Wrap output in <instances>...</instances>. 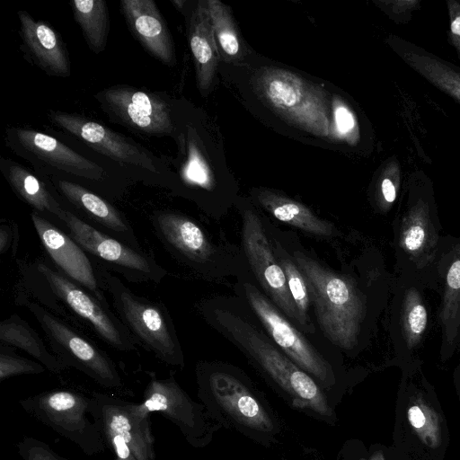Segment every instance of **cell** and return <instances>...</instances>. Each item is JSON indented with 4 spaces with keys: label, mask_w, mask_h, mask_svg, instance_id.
<instances>
[{
    "label": "cell",
    "mask_w": 460,
    "mask_h": 460,
    "mask_svg": "<svg viewBox=\"0 0 460 460\" xmlns=\"http://www.w3.org/2000/svg\"><path fill=\"white\" fill-rule=\"evenodd\" d=\"M204 321L280 388L300 409L323 417L332 415L317 382L269 337L244 300L236 296H216L197 305Z\"/></svg>",
    "instance_id": "6da1fadb"
},
{
    "label": "cell",
    "mask_w": 460,
    "mask_h": 460,
    "mask_svg": "<svg viewBox=\"0 0 460 460\" xmlns=\"http://www.w3.org/2000/svg\"><path fill=\"white\" fill-rule=\"evenodd\" d=\"M304 275L315 320L323 335L344 352L354 350L364 318V300L354 279L340 273L306 252L296 240L286 239Z\"/></svg>",
    "instance_id": "7a4b0ae2"
},
{
    "label": "cell",
    "mask_w": 460,
    "mask_h": 460,
    "mask_svg": "<svg viewBox=\"0 0 460 460\" xmlns=\"http://www.w3.org/2000/svg\"><path fill=\"white\" fill-rule=\"evenodd\" d=\"M150 222L164 249L198 276L220 281L251 274L242 248L213 241L190 217L173 210H156L151 214Z\"/></svg>",
    "instance_id": "3957f363"
},
{
    "label": "cell",
    "mask_w": 460,
    "mask_h": 460,
    "mask_svg": "<svg viewBox=\"0 0 460 460\" xmlns=\"http://www.w3.org/2000/svg\"><path fill=\"white\" fill-rule=\"evenodd\" d=\"M257 95L288 123L316 137L332 138V100L317 84L277 67H261L252 79Z\"/></svg>",
    "instance_id": "277c9868"
},
{
    "label": "cell",
    "mask_w": 460,
    "mask_h": 460,
    "mask_svg": "<svg viewBox=\"0 0 460 460\" xmlns=\"http://www.w3.org/2000/svg\"><path fill=\"white\" fill-rule=\"evenodd\" d=\"M98 266L116 314L130 332L137 344L152 352L162 362L182 368L183 352L166 306L136 295L118 277L101 265Z\"/></svg>",
    "instance_id": "5b68a950"
},
{
    "label": "cell",
    "mask_w": 460,
    "mask_h": 460,
    "mask_svg": "<svg viewBox=\"0 0 460 460\" xmlns=\"http://www.w3.org/2000/svg\"><path fill=\"white\" fill-rule=\"evenodd\" d=\"M19 404L26 413L73 442L85 455L92 456L105 451L101 430L93 416V395L56 388L22 399Z\"/></svg>",
    "instance_id": "8992f818"
},
{
    "label": "cell",
    "mask_w": 460,
    "mask_h": 460,
    "mask_svg": "<svg viewBox=\"0 0 460 460\" xmlns=\"http://www.w3.org/2000/svg\"><path fill=\"white\" fill-rule=\"evenodd\" d=\"M253 280L252 274L237 279L236 296L244 300L269 337L288 358L322 385H333L331 363Z\"/></svg>",
    "instance_id": "52a82bcc"
},
{
    "label": "cell",
    "mask_w": 460,
    "mask_h": 460,
    "mask_svg": "<svg viewBox=\"0 0 460 460\" xmlns=\"http://www.w3.org/2000/svg\"><path fill=\"white\" fill-rule=\"evenodd\" d=\"M24 305L40 325L51 352L66 368H75L105 389L122 390L115 362L93 340L44 306L32 301Z\"/></svg>",
    "instance_id": "ba28073f"
},
{
    "label": "cell",
    "mask_w": 460,
    "mask_h": 460,
    "mask_svg": "<svg viewBox=\"0 0 460 460\" xmlns=\"http://www.w3.org/2000/svg\"><path fill=\"white\" fill-rule=\"evenodd\" d=\"M93 416L112 460H155L151 417L140 403L93 393Z\"/></svg>",
    "instance_id": "9c48e42d"
},
{
    "label": "cell",
    "mask_w": 460,
    "mask_h": 460,
    "mask_svg": "<svg viewBox=\"0 0 460 460\" xmlns=\"http://www.w3.org/2000/svg\"><path fill=\"white\" fill-rule=\"evenodd\" d=\"M196 376L199 396L209 409L226 412L235 423L252 431L275 430L271 416L233 367L200 361Z\"/></svg>",
    "instance_id": "30bf717a"
},
{
    "label": "cell",
    "mask_w": 460,
    "mask_h": 460,
    "mask_svg": "<svg viewBox=\"0 0 460 460\" xmlns=\"http://www.w3.org/2000/svg\"><path fill=\"white\" fill-rule=\"evenodd\" d=\"M61 223L96 263L127 281L159 284L166 277V270L152 255L102 232L66 208Z\"/></svg>",
    "instance_id": "8fae6325"
},
{
    "label": "cell",
    "mask_w": 460,
    "mask_h": 460,
    "mask_svg": "<svg viewBox=\"0 0 460 460\" xmlns=\"http://www.w3.org/2000/svg\"><path fill=\"white\" fill-rule=\"evenodd\" d=\"M239 212L242 250L251 274L263 293L301 331L297 309L273 252L264 221L251 205H240Z\"/></svg>",
    "instance_id": "7c38bea8"
},
{
    "label": "cell",
    "mask_w": 460,
    "mask_h": 460,
    "mask_svg": "<svg viewBox=\"0 0 460 460\" xmlns=\"http://www.w3.org/2000/svg\"><path fill=\"white\" fill-rule=\"evenodd\" d=\"M38 270L51 287L64 307L89 327L97 337L119 351L136 349L137 342L109 303L99 300L56 268L43 261L35 262Z\"/></svg>",
    "instance_id": "4fadbf2b"
},
{
    "label": "cell",
    "mask_w": 460,
    "mask_h": 460,
    "mask_svg": "<svg viewBox=\"0 0 460 460\" xmlns=\"http://www.w3.org/2000/svg\"><path fill=\"white\" fill-rule=\"evenodd\" d=\"M94 98L111 120L131 130L162 137L176 129L168 101L157 93L117 84L102 89Z\"/></svg>",
    "instance_id": "5bb4252c"
},
{
    "label": "cell",
    "mask_w": 460,
    "mask_h": 460,
    "mask_svg": "<svg viewBox=\"0 0 460 460\" xmlns=\"http://www.w3.org/2000/svg\"><path fill=\"white\" fill-rule=\"evenodd\" d=\"M149 381L140 404L149 412H159L178 427L185 439L193 447L205 446L211 435L204 407L194 402L181 388L174 376L158 378L147 372Z\"/></svg>",
    "instance_id": "9a60e30c"
},
{
    "label": "cell",
    "mask_w": 460,
    "mask_h": 460,
    "mask_svg": "<svg viewBox=\"0 0 460 460\" xmlns=\"http://www.w3.org/2000/svg\"><path fill=\"white\" fill-rule=\"evenodd\" d=\"M31 218L36 233L56 269L80 285L99 300L108 303L98 264L69 235L49 218L32 211Z\"/></svg>",
    "instance_id": "2e32d148"
},
{
    "label": "cell",
    "mask_w": 460,
    "mask_h": 460,
    "mask_svg": "<svg viewBox=\"0 0 460 460\" xmlns=\"http://www.w3.org/2000/svg\"><path fill=\"white\" fill-rule=\"evenodd\" d=\"M49 116L64 131L116 162L138 166L155 173L161 172L152 153L95 120L60 111H51Z\"/></svg>",
    "instance_id": "e0dca14e"
},
{
    "label": "cell",
    "mask_w": 460,
    "mask_h": 460,
    "mask_svg": "<svg viewBox=\"0 0 460 460\" xmlns=\"http://www.w3.org/2000/svg\"><path fill=\"white\" fill-rule=\"evenodd\" d=\"M6 139L13 152L28 160L92 181L99 182L106 177V171L101 165L52 136L31 128H10L6 130Z\"/></svg>",
    "instance_id": "ac0fdd59"
},
{
    "label": "cell",
    "mask_w": 460,
    "mask_h": 460,
    "mask_svg": "<svg viewBox=\"0 0 460 460\" xmlns=\"http://www.w3.org/2000/svg\"><path fill=\"white\" fill-rule=\"evenodd\" d=\"M56 189L91 226L130 245L142 249L127 217L109 201L84 186L64 179H54Z\"/></svg>",
    "instance_id": "d6986e66"
},
{
    "label": "cell",
    "mask_w": 460,
    "mask_h": 460,
    "mask_svg": "<svg viewBox=\"0 0 460 460\" xmlns=\"http://www.w3.org/2000/svg\"><path fill=\"white\" fill-rule=\"evenodd\" d=\"M22 49L30 60L49 75L68 77L70 61L58 33L44 21H37L26 11L17 13Z\"/></svg>",
    "instance_id": "ffe728a7"
},
{
    "label": "cell",
    "mask_w": 460,
    "mask_h": 460,
    "mask_svg": "<svg viewBox=\"0 0 460 460\" xmlns=\"http://www.w3.org/2000/svg\"><path fill=\"white\" fill-rule=\"evenodd\" d=\"M120 9L128 28L143 48L167 66L175 64L173 41L166 22L153 0H122Z\"/></svg>",
    "instance_id": "44dd1931"
},
{
    "label": "cell",
    "mask_w": 460,
    "mask_h": 460,
    "mask_svg": "<svg viewBox=\"0 0 460 460\" xmlns=\"http://www.w3.org/2000/svg\"><path fill=\"white\" fill-rule=\"evenodd\" d=\"M254 202L276 220L306 234L332 239L340 235L335 225L319 217L308 207L279 191L259 188L252 190Z\"/></svg>",
    "instance_id": "7402d4cb"
},
{
    "label": "cell",
    "mask_w": 460,
    "mask_h": 460,
    "mask_svg": "<svg viewBox=\"0 0 460 460\" xmlns=\"http://www.w3.org/2000/svg\"><path fill=\"white\" fill-rule=\"evenodd\" d=\"M394 51L431 84L460 103V68L400 37L390 39Z\"/></svg>",
    "instance_id": "603a6c76"
},
{
    "label": "cell",
    "mask_w": 460,
    "mask_h": 460,
    "mask_svg": "<svg viewBox=\"0 0 460 460\" xmlns=\"http://www.w3.org/2000/svg\"><path fill=\"white\" fill-rule=\"evenodd\" d=\"M188 38L196 70L197 84L201 91H207L214 81L220 58L207 1H199L192 12Z\"/></svg>",
    "instance_id": "cb8c5ba5"
},
{
    "label": "cell",
    "mask_w": 460,
    "mask_h": 460,
    "mask_svg": "<svg viewBox=\"0 0 460 460\" xmlns=\"http://www.w3.org/2000/svg\"><path fill=\"white\" fill-rule=\"evenodd\" d=\"M1 170L13 190L34 211L61 222L65 208L31 172L11 160H1Z\"/></svg>",
    "instance_id": "d4e9b609"
},
{
    "label": "cell",
    "mask_w": 460,
    "mask_h": 460,
    "mask_svg": "<svg viewBox=\"0 0 460 460\" xmlns=\"http://www.w3.org/2000/svg\"><path fill=\"white\" fill-rule=\"evenodd\" d=\"M264 224L273 252L284 271L289 293L297 309L301 322V331L305 335H314L316 327L310 315L311 301L304 275L279 238L277 229L265 222Z\"/></svg>",
    "instance_id": "484cf974"
},
{
    "label": "cell",
    "mask_w": 460,
    "mask_h": 460,
    "mask_svg": "<svg viewBox=\"0 0 460 460\" xmlns=\"http://www.w3.org/2000/svg\"><path fill=\"white\" fill-rule=\"evenodd\" d=\"M0 341L24 350L54 374H60L66 369L48 349L38 332L16 314L1 322Z\"/></svg>",
    "instance_id": "4316f807"
},
{
    "label": "cell",
    "mask_w": 460,
    "mask_h": 460,
    "mask_svg": "<svg viewBox=\"0 0 460 460\" xmlns=\"http://www.w3.org/2000/svg\"><path fill=\"white\" fill-rule=\"evenodd\" d=\"M70 5L89 49L95 54L102 52L107 45L110 28L106 2L75 0L70 2Z\"/></svg>",
    "instance_id": "83f0119b"
},
{
    "label": "cell",
    "mask_w": 460,
    "mask_h": 460,
    "mask_svg": "<svg viewBox=\"0 0 460 460\" xmlns=\"http://www.w3.org/2000/svg\"><path fill=\"white\" fill-rule=\"evenodd\" d=\"M220 58L234 62L242 58V46L229 8L218 0H207Z\"/></svg>",
    "instance_id": "f1b7e54d"
},
{
    "label": "cell",
    "mask_w": 460,
    "mask_h": 460,
    "mask_svg": "<svg viewBox=\"0 0 460 460\" xmlns=\"http://www.w3.org/2000/svg\"><path fill=\"white\" fill-rule=\"evenodd\" d=\"M21 274L17 295H29L38 300L37 304L44 306L58 317L66 320L74 319L64 305L58 300L51 287L44 276L38 270L35 263H24L18 261Z\"/></svg>",
    "instance_id": "f546056e"
},
{
    "label": "cell",
    "mask_w": 460,
    "mask_h": 460,
    "mask_svg": "<svg viewBox=\"0 0 460 460\" xmlns=\"http://www.w3.org/2000/svg\"><path fill=\"white\" fill-rule=\"evenodd\" d=\"M180 174L187 188L208 192L214 190L215 181L211 170L193 141H190L188 144L187 160L181 169Z\"/></svg>",
    "instance_id": "4dcf8cb0"
},
{
    "label": "cell",
    "mask_w": 460,
    "mask_h": 460,
    "mask_svg": "<svg viewBox=\"0 0 460 460\" xmlns=\"http://www.w3.org/2000/svg\"><path fill=\"white\" fill-rule=\"evenodd\" d=\"M407 418L411 427L425 445L433 448L439 446L438 419L429 405L417 401L408 408Z\"/></svg>",
    "instance_id": "1f68e13d"
},
{
    "label": "cell",
    "mask_w": 460,
    "mask_h": 460,
    "mask_svg": "<svg viewBox=\"0 0 460 460\" xmlns=\"http://www.w3.org/2000/svg\"><path fill=\"white\" fill-rule=\"evenodd\" d=\"M332 138L341 140L350 146L358 144L360 134L357 118L352 110L339 96H333L331 103Z\"/></svg>",
    "instance_id": "d6a6232c"
},
{
    "label": "cell",
    "mask_w": 460,
    "mask_h": 460,
    "mask_svg": "<svg viewBox=\"0 0 460 460\" xmlns=\"http://www.w3.org/2000/svg\"><path fill=\"white\" fill-rule=\"evenodd\" d=\"M47 368L38 361L20 356L13 347L0 345V382L22 375H38Z\"/></svg>",
    "instance_id": "836d02e7"
},
{
    "label": "cell",
    "mask_w": 460,
    "mask_h": 460,
    "mask_svg": "<svg viewBox=\"0 0 460 460\" xmlns=\"http://www.w3.org/2000/svg\"><path fill=\"white\" fill-rule=\"evenodd\" d=\"M15 447L22 460H68L48 443L33 437H23Z\"/></svg>",
    "instance_id": "e575fe53"
},
{
    "label": "cell",
    "mask_w": 460,
    "mask_h": 460,
    "mask_svg": "<svg viewBox=\"0 0 460 460\" xmlns=\"http://www.w3.org/2000/svg\"><path fill=\"white\" fill-rule=\"evenodd\" d=\"M18 227L13 223H1L0 225V254L4 255L11 251L15 256L18 247Z\"/></svg>",
    "instance_id": "d590c367"
},
{
    "label": "cell",
    "mask_w": 460,
    "mask_h": 460,
    "mask_svg": "<svg viewBox=\"0 0 460 460\" xmlns=\"http://www.w3.org/2000/svg\"><path fill=\"white\" fill-rule=\"evenodd\" d=\"M407 325L412 335H420L427 325V311L420 303H413L408 308Z\"/></svg>",
    "instance_id": "8d00e7d4"
},
{
    "label": "cell",
    "mask_w": 460,
    "mask_h": 460,
    "mask_svg": "<svg viewBox=\"0 0 460 460\" xmlns=\"http://www.w3.org/2000/svg\"><path fill=\"white\" fill-rule=\"evenodd\" d=\"M447 4L450 19L449 37L460 58V3L448 0Z\"/></svg>",
    "instance_id": "74e56055"
},
{
    "label": "cell",
    "mask_w": 460,
    "mask_h": 460,
    "mask_svg": "<svg viewBox=\"0 0 460 460\" xmlns=\"http://www.w3.org/2000/svg\"><path fill=\"white\" fill-rule=\"evenodd\" d=\"M425 240V230L420 224L411 225L404 233L403 245L409 251L414 252L420 249Z\"/></svg>",
    "instance_id": "f35d334b"
},
{
    "label": "cell",
    "mask_w": 460,
    "mask_h": 460,
    "mask_svg": "<svg viewBox=\"0 0 460 460\" xmlns=\"http://www.w3.org/2000/svg\"><path fill=\"white\" fill-rule=\"evenodd\" d=\"M380 190L385 202L393 203L396 198V189L391 178L384 177L381 184Z\"/></svg>",
    "instance_id": "ab89813d"
},
{
    "label": "cell",
    "mask_w": 460,
    "mask_h": 460,
    "mask_svg": "<svg viewBox=\"0 0 460 460\" xmlns=\"http://www.w3.org/2000/svg\"><path fill=\"white\" fill-rule=\"evenodd\" d=\"M447 281L451 289L456 290L460 288V261H456L451 266Z\"/></svg>",
    "instance_id": "60d3db41"
},
{
    "label": "cell",
    "mask_w": 460,
    "mask_h": 460,
    "mask_svg": "<svg viewBox=\"0 0 460 460\" xmlns=\"http://www.w3.org/2000/svg\"><path fill=\"white\" fill-rule=\"evenodd\" d=\"M172 3L174 4V6L176 8H178L179 10H181V8L183 7V4H185V1H183V0H172Z\"/></svg>",
    "instance_id": "b9f144b4"
},
{
    "label": "cell",
    "mask_w": 460,
    "mask_h": 460,
    "mask_svg": "<svg viewBox=\"0 0 460 460\" xmlns=\"http://www.w3.org/2000/svg\"><path fill=\"white\" fill-rule=\"evenodd\" d=\"M370 460H385V458H384L382 452H377L372 456Z\"/></svg>",
    "instance_id": "7bdbcfd3"
}]
</instances>
